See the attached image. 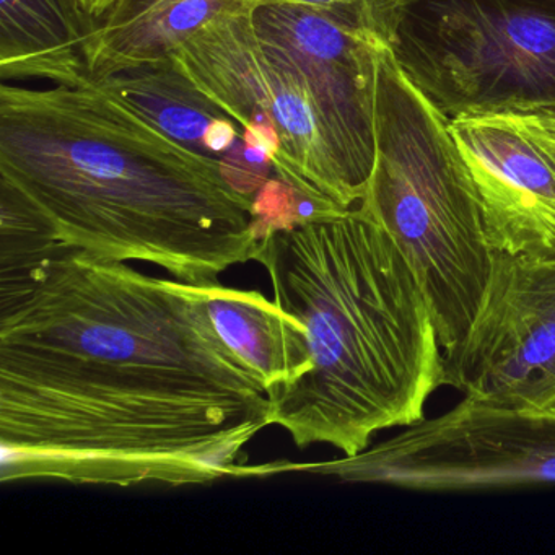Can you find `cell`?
Segmentation results:
<instances>
[{"label": "cell", "mask_w": 555, "mask_h": 555, "mask_svg": "<svg viewBox=\"0 0 555 555\" xmlns=\"http://www.w3.org/2000/svg\"><path fill=\"white\" fill-rule=\"evenodd\" d=\"M269 425L201 285L61 245L0 261L2 482L249 477L243 450Z\"/></svg>", "instance_id": "obj_1"}, {"label": "cell", "mask_w": 555, "mask_h": 555, "mask_svg": "<svg viewBox=\"0 0 555 555\" xmlns=\"http://www.w3.org/2000/svg\"><path fill=\"white\" fill-rule=\"evenodd\" d=\"M0 183L64 248L216 284L258 249L253 197L225 168L90 82L0 86Z\"/></svg>", "instance_id": "obj_2"}, {"label": "cell", "mask_w": 555, "mask_h": 555, "mask_svg": "<svg viewBox=\"0 0 555 555\" xmlns=\"http://www.w3.org/2000/svg\"><path fill=\"white\" fill-rule=\"evenodd\" d=\"M274 301L307 330L308 369L269 392L271 425L343 456L424 418L444 386L430 305L391 236L360 207L271 227L255 259Z\"/></svg>", "instance_id": "obj_3"}, {"label": "cell", "mask_w": 555, "mask_h": 555, "mask_svg": "<svg viewBox=\"0 0 555 555\" xmlns=\"http://www.w3.org/2000/svg\"><path fill=\"white\" fill-rule=\"evenodd\" d=\"M391 236L430 305L443 350L469 331L493 249L450 119L376 48L375 164L359 206Z\"/></svg>", "instance_id": "obj_4"}, {"label": "cell", "mask_w": 555, "mask_h": 555, "mask_svg": "<svg viewBox=\"0 0 555 555\" xmlns=\"http://www.w3.org/2000/svg\"><path fill=\"white\" fill-rule=\"evenodd\" d=\"M385 41L448 119L555 116V0H391Z\"/></svg>", "instance_id": "obj_5"}, {"label": "cell", "mask_w": 555, "mask_h": 555, "mask_svg": "<svg viewBox=\"0 0 555 555\" xmlns=\"http://www.w3.org/2000/svg\"><path fill=\"white\" fill-rule=\"evenodd\" d=\"M253 9L214 18L171 56L236 119L300 203L321 216L359 206L313 96L291 61L262 40Z\"/></svg>", "instance_id": "obj_6"}, {"label": "cell", "mask_w": 555, "mask_h": 555, "mask_svg": "<svg viewBox=\"0 0 555 555\" xmlns=\"http://www.w3.org/2000/svg\"><path fill=\"white\" fill-rule=\"evenodd\" d=\"M287 470L414 492L555 486V409H513L464 396L444 414L356 456L259 466L261 477Z\"/></svg>", "instance_id": "obj_7"}, {"label": "cell", "mask_w": 555, "mask_h": 555, "mask_svg": "<svg viewBox=\"0 0 555 555\" xmlns=\"http://www.w3.org/2000/svg\"><path fill=\"white\" fill-rule=\"evenodd\" d=\"M444 385L513 409H555V253H493L466 336L444 350Z\"/></svg>", "instance_id": "obj_8"}, {"label": "cell", "mask_w": 555, "mask_h": 555, "mask_svg": "<svg viewBox=\"0 0 555 555\" xmlns=\"http://www.w3.org/2000/svg\"><path fill=\"white\" fill-rule=\"evenodd\" d=\"M251 17L259 37L307 83L360 204L375 164L376 48L383 38L298 5L256 2Z\"/></svg>", "instance_id": "obj_9"}, {"label": "cell", "mask_w": 555, "mask_h": 555, "mask_svg": "<svg viewBox=\"0 0 555 555\" xmlns=\"http://www.w3.org/2000/svg\"><path fill=\"white\" fill-rule=\"evenodd\" d=\"M482 210L487 240L502 255L555 253V135L539 116L450 119Z\"/></svg>", "instance_id": "obj_10"}, {"label": "cell", "mask_w": 555, "mask_h": 555, "mask_svg": "<svg viewBox=\"0 0 555 555\" xmlns=\"http://www.w3.org/2000/svg\"><path fill=\"white\" fill-rule=\"evenodd\" d=\"M183 147L225 168L236 190L256 199L274 173L243 126L203 92L173 56L93 82Z\"/></svg>", "instance_id": "obj_11"}, {"label": "cell", "mask_w": 555, "mask_h": 555, "mask_svg": "<svg viewBox=\"0 0 555 555\" xmlns=\"http://www.w3.org/2000/svg\"><path fill=\"white\" fill-rule=\"evenodd\" d=\"M255 4L256 0H116L86 38L90 82L167 60L214 18Z\"/></svg>", "instance_id": "obj_12"}, {"label": "cell", "mask_w": 555, "mask_h": 555, "mask_svg": "<svg viewBox=\"0 0 555 555\" xmlns=\"http://www.w3.org/2000/svg\"><path fill=\"white\" fill-rule=\"evenodd\" d=\"M89 24L66 0H0V79L90 83Z\"/></svg>", "instance_id": "obj_13"}, {"label": "cell", "mask_w": 555, "mask_h": 555, "mask_svg": "<svg viewBox=\"0 0 555 555\" xmlns=\"http://www.w3.org/2000/svg\"><path fill=\"white\" fill-rule=\"evenodd\" d=\"M201 288L214 326L261 379L268 395L308 369L307 330L275 301L222 282Z\"/></svg>", "instance_id": "obj_14"}, {"label": "cell", "mask_w": 555, "mask_h": 555, "mask_svg": "<svg viewBox=\"0 0 555 555\" xmlns=\"http://www.w3.org/2000/svg\"><path fill=\"white\" fill-rule=\"evenodd\" d=\"M275 4L298 5L318 14L336 18L349 27L372 31L385 40L391 0H256Z\"/></svg>", "instance_id": "obj_15"}, {"label": "cell", "mask_w": 555, "mask_h": 555, "mask_svg": "<svg viewBox=\"0 0 555 555\" xmlns=\"http://www.w3.org/2000/svg\"><path fill=\"white\" fill-rule=\"evenodd\" d=\"M66 2L89 24L90 30L116 4V0H66Z\"/></svg>", "instance_id": "obj_16"}, {"label": "cell", "mask_w": 555, "mask_h": 555, "mask_svg": "<svg viewBox=\"0 0 555 555\" xmlns=\"http://www.w3.org/2000/svg\"><path fill=\"white\" fill-rule=\"evenodd\" d=\"M539 118L544 122L545 128L555 135V116H539Z\"/></svg>", "instance_id": "obj_17"}]
</instances>
